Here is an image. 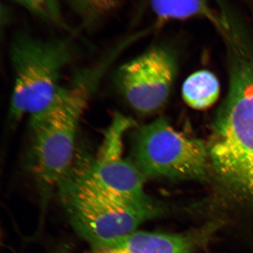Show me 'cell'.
<instances>
[{
  "mask_svg": "<svg viewBox=\"0 0 253 253\" xmlns=\"http://www.w3.org/2000/svg\"><path fill=\"white\" fill-rule=\"evenodd\" d=\"M18 3H21L24 7L38 17L58 24L63 28H67V25L63 20L61 9L58 2L31 1H20Z\"/></svg>",
  "mask_w": 253,
  "mask_h": 253,
  "instance_id": "8fae6325",
  "label": "cell"
},
{
  "mask_svg": "<svg viewBox=\"0 0 253 253\" xmlns=\"http://www.w3.org/2000/svg\"><path fill=\"white\" fill-rule=\"evenodd\" d=\"M14 84L9 118L17 121L48 106L61 86L60 79L77 55L71 37L43 39L24 31L15 34L9 46Z\"/></svg>",
  "mask_w": 253,
  "mask_h": 253,
  "instance_id": "6da1fadb",
  "label": "cell"
},
{
  "mask_svg": "<svg viewBox=\"0 0 253 253\" xmlns=\"http://www.w3.org/2000/svg\"><path fill=\"white\" fill-rule=\"evenodd\" d=\"M90 253H123L118 249L104 246L92 247Z\"/></svg>",
  "mask_w": 253,
  "mask_h": 253,
  "instance_id": "7c38bea8",
  "label": "cell"
},
{
  "mask_svg": "<svg viewBox=\"0 0 253 253\" xmlns=\"http://www.w3.org/2000/svg\"><path fill=\"white\" fill-rule=\"evenodd\" d=\"M176 74L175 57L164 47H153L120 66L117 86L132 108L151 114L165 105Z\"/></svg>",
  "mask_w": 253,
  "mask_h": 253,
  "instance_id": "8992f818",
  "label": "cell"
},
{
  "mask_svg": "<svg viewBox=\"0 0 253 253\" xmlns=\"http://www.w3.org/2000/svg\"><path fill=\"white\" fill-rule=\"evenodd\" d=\"M58 189L72 228L91 247L134 232L141 224L162 211L150 198L114 197L67 181L61 182Z\"/></svg>",
  "mask_w": 253,
  "mask_h": 253,
  "instance_id": "7a4b0ae2",
  "label": "cell"
},
{
  "mask_svg": "<svg viewBox=\"0 0 253 253\" xmlns=\"http://www.w3.org/2000/svg\"><path fill=\"white\" fill-rule=\"evenodd\" d=\"M71 248L68 246L61 247L53 253H70Z\"/></svg>",
  "mask_w": 253,
  "mask_h": 253,
  "instance_id": "4fadbf2b",
  "label": "cell"
},
{
  "mask_svg": "<svg viewBox=\"0 0 253 253\" xmlns=\"http://www.w3.org/2000/svg\"><path fill=\"white\" fill-rule=\"evenodd\" d=\"M131 151L132 162L145 178L198 180L207 175V146L175 130L164 118L132 132Z\"/></svg>",
  "mask_w": 253,
  "mask_h": 253,
  "instance_id": "3957f363",
  "label": "cell"
},
{
  "mask_svg": "<svg viewBox=\"0 0 253 253\" xmlns=\"http://www.w3.org/2000/svg\"><path fill=\"white\" fill-rule=\"evenodd\" d=\"M194 244L192 236L135 231L97 246L110 247L123 253H192Z\"/></svg>",
  "mask_w": 253,
  "mask_h": 253,
  "instance_id": "52a82bcc",
  "label": "cell"
},
{
  "mask_svg": "<svg viewBox=\"0 0 253 253\" xmlns=\"http://www.w3.org/2000/svg\"><path fill=\"white\" fill-rule=\"evenodd\" d=\"M219 81L208 71L195 72L186 79L182 87L183 100L189 107L205 110L212 106L219 98Z\"/></svg>",
  "mask_w": 253,
  "mask_h": 253,
  "instance_id": "ba28073f",
  "label": "cell"
},
{
  "mask_svg": "<svg viewBox=\"0 0 253 253\" xmlns=\"http://www.w3.org/2000/svg\"><path fill=\"white\" fill-rule=\"evenodd\" d=\"M30 117L28 165L46 198L58 188L74 163L79 122L47 109Z\"/></svg>",
  "mask_w": 253,
  "mask_h": 253,
  "instance_id": "5b68a950",
  "label": "cell"
},
{
  "mask_svg": "<svg viewBox=\"0 0 253 253\" xmlns=\"http://www.w3.org/2000/svg\"><path fill=\"white\" fill-rule=\"evenodd\" d=\"M155 13L163 20H183L204 16L217 26L219 15L214 14L207 2L202 1H156L151 2Z\"/></svg>",
  "mask_w": 253,
  "mask_h": 253,
  "instance_id": "9c48e42d",
  "label": "cell"
},
{
  "mask_svg": "<svg viewBox=\"0 0 253 253\" xmlns=\"http://www.w3.org/2000/svg\"><path fill=\"white\" fill-rule=\"evenodd\" d=\"M71 7L80 16L85 25L94 23L118 5L116 1H72Z\"/></svg>",
  "mask_w": 253,
  "mask_h": 253,
  "instance_id": "30bf717a",
  "label": "cell"
},
{
  "mask_svg": "<svg viewBox=\"0 0 253 253\" xmlns=\"http://www.w3.org/2000/svg\"><path fill=\"white\" fill-rule=\"evenodd\" d=\"M135 122L121 113H114L104 132L96 156L81 158L74 163L63 181L114 197L145 199V177L132 161L123 158V140Z\"/></svg>",
  "mask_w": 253,
  "mask_h": 253,
  "instance_id": "277c9868",
  "label": "cell"
}]
</instances>
